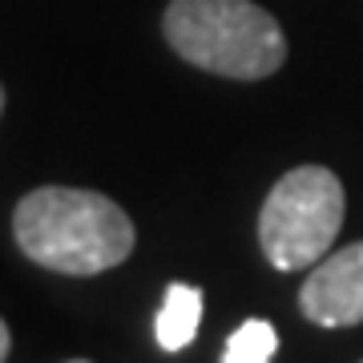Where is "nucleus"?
Segmentation results:
<instances>
[{
	"mask_svg": "<svg viewBox=\"0 0 363 363\" xmlns=\"http://www.w3.org/2000/svg\"><path fill=\"white\" fill-rule=\"evenodd\" d=\"M298 311L315 327L363 323V242H351L315 262L298 291Z\"/></svg>",
	"mask_w": 363,
	"mask_h": 363,
	"instance_id": "20e7f679",
	"label": "nucleus"
},
{
	"mask_svg": "<svg viewBox=\"0 0 363 363\" xmlns=\"http://www.w3.org/2000/svg\"><path fill=\"white\" fill-rule=\"evenodd\" d=\"M16 247L45 271L57 274H101L130 259L133 222L113 198L73 190V186H40L16 202L13 214Z\"/></svg>",
	"mask_w": 363,
	"mask_h": 363,
	"instance_id": "f257e3e1",
	"label": "nucleus"
},
{
	"mask_svg": "<svg viewBox=\"0 0 363 363\" xmlns=\"http://www.w3.org/2000/svg\"><path fill=\"white\" fill-rule=\"evenodd\" d=\"M9 351H13V335H9V323L0 319V363L9 359Z\"/></svg>",
	"mask_w": 363,
	"mask_h": 363,
	"instance_id": "0eeeda50",
	"label": "nucleus"
},
{
	"mask_svg": "<svg viewBox=\"0 0 363 363\" xmlns=\"http://www.w3.org/2000/svg\"><path fill=\"white\" fill-rule=\"evenodd\" d=\"M343 182L327 166L286 169L259 210V247L274 271H303L331 255L343 226Z\"/></svg>",
	"mask_w": 363,
	"mask_h": 363,
	"instance_id": "7ed1b4c3",
	"label": "nucleus"
},
{
	"mask_svg": "<svg viewBox=\"0 0 363 363\" xmlns=\"http://www.w3.org/2000/svg\"><path fill=\"white\" fill-rule=\"evenodd\" d=\"M0 113H4V85H0Z\"/></svg>",
	"mask_w": 363,
	"mask_h": 363,
	"instance_id": "6e6552de",
	"label": "nucleus"
},
{
	"mask_svg": "<svg viewBox=\"0 0 363 363\" xmlns=\"http://www.w3.org/2000/svg\"><path fill=\"white\" fill-rule=\"evenodd\" d=\"M279 351V335L267 319H247L226 343L222 363H271Z\"/></svg>",
	"mask_w": 363,
	"mask_h": 363,
	"instance_id": "423d86ee",
	"label": "nucleus"
},
{
	"mask_svg": "<svg viewBox=\"0 0 363 363\" xmlns=\"http://www.w3.org/2000/svg\"><path fill=\"white\" fill-rule=\"evenodd\" d=\"M198 323H202V291L190 283H169L166 298L157 307L154 319V335L162 351H186L198 335Z\"/></svg>",
	"mask_w": 363,
	"mask_h": 363,
	"instance_id": "39448f33",
	"label": "nucleus"
},
{
	"mask_svg": "<svg viewBox=\"0 0 363 363\" xmlns=\"http://www.w3.org/2000/svg\"><path fill=\"white\" fill-rule=\"evenodd\" d=\"M162 28L182 61L218 77L262 81L286 61L283 28L255 0H169Z\"/></svg>",
	"mask_w": 363,
	"mask_h": 363,
	"instance_id": "f03ea898",
	"label": "nucleus"
},
{
	"mask_svg": "<svg viewBox=\"0 0 363 363\" xmlns=\"http://www.w3.org/2000/svg\"><path fill=\"white\" fill-rule=\"evenodd\" d=\"M69 363H89V359H69Z\"/></svg>",
	"mask_w": 363,
	"mask_h": 363,
	"instance_id": "1a4fd4ad",
	"label": "nucleus"
}]
</instances>
